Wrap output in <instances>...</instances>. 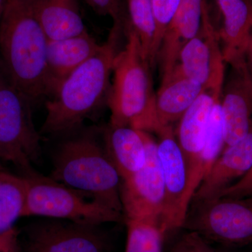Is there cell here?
<instances>
[{"instance_id":"6da1fadb","label":"cell","mask_w":252,"mask_h":252,"mask_svg":"<svg viewBox=\"0 0 252 252\" xmlns=\"http://www.w3.org/2000/svg\"><path fill=\"white\" fill-rule=\"evenodd\" d=\"M124 34L125 23H113L107 40L98 51L63 81L46 102L41 133L72 132L107 103L114 61Z\"/></svg>"},{"instance_id":"7a4b0ae2","label":"cell","mask_w":252,"mask_h":252,"mask_svg":"<svg viewBox=\"0 0 252 252\" xmlns=\"http://www.w3.org/2000/svg\"><path fill=\"white\" fill-rule=\"evenodd\" d=\"M47 41L33 0H6L0 18V65L33 103L50 97Z\"/></svg>"},{"instance_id":"3957f363","label":"cell","mask_w":252,"mask_h":252,"mask_svg":"<svg viewBox=\"0 0 252 252\" xmlns=\"http://www.w3.org/2000/svg\"><path fill=\"white\" fill-rule=\"evenodd\" d=\"M126 45L114 61L113 80L107 99L110 124L158 133L151 65L143 54L139 36L127 19Z\"/></svg>"},{"instance_id":"277c9868","label":"cell","mask_w":252,"mask_h":252,"mask_svg":"<svg viewBox=\"0 0 252 252\" xmlns=\"http://www.w3.org/2000/svg\"><path fill=\"white\" fill-rule=\"evenodd\" d=\"M60 183L94 196L124 214L122 178L106 147L94 132L71 136L60 144L53 157L50 176Z\"/></svg>"},{"instance_id":"5b68a950","label":"cell","mask_w":252,"mask_h":252,"mask_svg":"<svg viewBox=\"0 0 252 252\" xmlns=\"http://www.w3.org/2000/svg\"><path fill=\"white\" fill-rule=\"evenodd\" d=\"M26 184L23 217H40L101 225L120 222L124 214L94 196L38 173L22 174Z\"/></svg>"},{"instance_id":"8992f818","label":"cell","mask_w":252,"mask_h":252,"mask_svg":"<svg viewBox=\"0 0 252 252\" xmlns=\"http://www.w3.org/2000/svg\"><path fill=\"white\" fill-rule=\"evenodd\" d=\"M33 102L10 80L0 65V163L22 174L34 170L40 158V133L32 118Z\"/></svg>"},{"instance_id":"52a82bcc","label":"cell","mask_w":252,"mask_h":252,"mask_svg":"<svg viewBox=\"0 0 252 252\" xmlns=\"http://www.w3.org/2000/svg\"><path fill=\"white\" fill-rule=\"evenodd\" d=\"M207 241L226 245L252 244V198L221 197L192 202L183 227Z\"/></svg>"},{"instance_id":"ba28073f","label":"cell","mask_w":252,"mask_h":252,"mask_svg":"<svg viewBox=\"0 0 252 252\" xmlns=\"http://www.w3.org/2000/svg\"><path fill=\"white\" fill-rule=\"evenodd\" d=\"M21 242L23 252H110L100 225L67 220L33 222L21 231Z\"/></svg>"},{"instance_id":"9c48e42d","label":"cell","mask_w":252,"mask_h":252,"mask_svg":"<svg viewBox=\"0 0 252 252\" xmlns=\"http://www.w3.org/2000/svg\"><path fill=\"white\" fill-rule=\"evenodd\" d=\"M142 132L147 149V159L140 171L122 182L123 212L126 220H153L161 224L165 185L158 156L157 142L150 132Z\"/></svg>"},{"instance_id":"30bf717a","label":"cell","mask_w":252,"mask_h":252,"mask_svg":"<svg viewBox=\"0 0 252 252\" xmlns=\"http://www.w3.org/2000/svg\"><path fill=\"white\" fill-rule=\"evenodd\" d=\"M157 135L158 156L165 185L161 225L167 233L182 228L185 223L190 206L187 198L188 173L173 127H164Z\"/></svg>"},{"instance_id":"8fae6325","label":"cell","mask_w":252,"mask_h":252,"mask_svg":"<svg viewBox=\"0 0 252 252\" xmlns=\"http://www.w3.org/2000/svg\"><path fill=\"white\" fill-rule=\"evenodd\" d=\"M220 41L204 0L200 30L181 51L177 64L185 75L198 81L205 90L217 93L222 92L224 80L225 61Z\"/></svg>"},{"instance_id":"7c38bea8","label":"cell","mask_w":252,"mask_h":252,"mask_svg":"<svg viewBox=\"0 0 252 252\" xmlns=\"http://www.w3.org/2000/svg\"><path fill=\"white\" fill-rule=\"evenodd\" d=\"M231 75L220 97L224 149L252 131V82L243 59L230 63Z\"/></svg>"},{"instance_id":"4fadbf2b","label":"cell","mask_w":252,"mask_h":252,"mask_svg":"<svg viewBox=\"0 0 252 252\" xmlns=\"http://www.w3.org/2000/svg\"><path fill=\"white\" fill-rule=\"evenodd\" d=\"M252 165V131L223 149L194 193L192 202L217 198L243 177Z\"/></svg>"},{"instance_id":"5bb4252c","label":"cell","mask_w":252,"mask_h":252,"mask_svg":"<svg viewBox=\"0 0 252 252\" xmlns=\"http://www.w3.org/2000/svg\"><path fill=\"white\" fill-rule=\"evenodd\" d=\"M221 93L204 91L178 122L175 134L187 164V189L195 173L199 157L205 144L214 104L221 95Z\"/></svg>"},{"instance_id":"9a60e30c","label":"cell","mask_w":252,"mask_h":252,"mask_svg":"<svg viewBox=\"0 0 252 252\" xmlns=\"http://www.w3.org/2000/svg\"><path fill=\"white\" fill-rule=\"evenodd\" d=\"M204 0H182L169 23L157 61L160 63L161 79L168 77L178 64L181 51L196 35L202 23Z\"/></svg>"},{"instance_id":"2e32d148","label":"cell","mask_w":252,"mask_h":252,"mask_svg":"<svg viewBox=\"0 0 252 252\" xmlns=\"http://www.w3.org/2000/svg\"><path fill=\"white\" fill-rule=\"evenodd\" d=\"M100 46L88 32L67 39L47 41L46 64L51 97L63 81L92 57Z\"/></svg>"},{"instance_id":"e0dca14e","label":"cell","mask_w":252,"mask_h":252,"mask_svg":"<svg viewBox=\"0 0 252 252\" xmlns=\"http://www.w3.org/2000/svg\"><path fill=\"white\" fill-rule=\"evenodd\" d=\"M205 90L200 83L185 75L177 64L168 77L161 79L156 94V109L160 126H172L178 122Z\"/></svg>"},{"instance_id":"ac0fdd59","label":"cell","mask_w":252,"mask_h":252,"mask_svg":"<svg viewBox=\"0 0 252 252\" xmlns=\"http://www.w3.org/2000/svg\"><path fill=\"white\" fill-rule=\"evenodd\" d=\"M104 140L122 182L144 167L147 149L142 131L128 126L109 125L104 132Z\"/></svg>"},{"instance_id":"d6986e66","label":"cell","mask_w":252,"mask_h":252,"mask_svg":"<svg viewBox=\"0 0 252 252\" xmlns=\"http://www.w3.org/2000/svg\"><path fill=\"white\" fill-rule=\"evenodd\" d=\"M33 4L48 40L67 39L88 32L76 0H33Z\"/></svg>"},{"instance_id":"ffe728a7","label":"cell","mask_w":252,"mask_h":252,"mask_svg":"<svg viewBox=\"0 0 252 252\" xmlns=\"http://www.w3.org/2000/svg\"><path fill=\"white\" fill-rule=\"evenodd\" d=\"M223 18V26L220 34L224 43V61L233 62L243 56L250 36L251 11L244 0H216Z\"/></svg>"},{"instance_id":"44dd1931","label":"cell","mask_w":252,"mask_h":252,"mask_svg":"<svg viewBox=\"0 0 252 252\" xmlns=\"http://www.w3.org/2000/svg\"><path fill=\"white\" fill-rule=\"evenodd\" d=\"M224 144V126L220 96L214 104L205 144L199 157L195 173L189 184L187 198L190 205L194 193L223 152Z\"/></svg>"},{"instance_id":"7402d4cb","label":"cell","mask_w":252,"mask_h":252,"mask_svg":"<svg viewBox=\"0 0 252 252\" xmlns=\"http://www.w3.org/2000/svg\"><path fill=\"white\" fill-rule=\"evenodd\" d=\"M26 184L22 175L0 170V233L14 227L23 217Z\"/></svg>"},{"instance_id":"603a6c76","label":"cell","mask_w":252,"mask_h":252,"mask_svg":"<svg viewBox=\"0 0 252 252\" xmlns=\"http://www.w3.org/2000/svg\"><path fill=\"white\" fill-rule=\"evenodd\" d=\"M127 240L125 252H162L165 228L158 222L126 220Z\"/></svg>"},{"instance_id":"cb8c5ba5","label":"cell","mask_w":252,"mask_h":252,"mask_svg":"<svg viewBox=\"0 0 252 252\" xmlns=\"http://www.w3.org/2000/svg\"><path fill=\"white\" fill-rule=\"evenodd\" d=\"M127 17L140 39L143 54L150 64L155 23L151 0H126ZM151 65V64H150Z\"/></svg>"},{"instance_id":"d4e9b609","label":"cell","mask_w":252,"mask_h":252,"mask_svg":"<svg viewBox=\"0 0 252 252\" xmlns=\"http://www.w3.org/2000/svg\"><path fill=\"white\" fill-rule=\"evenodd\" d=\"M155 23V34H154L152 55H151V67H154L157 63L158 53L164 33L169 23H170L176 11L178 9L182 0H151Z\"/></svg>"},{"instance_id":"484cf974","label":"cell","mask_w":252,"mask_h":252,"mask_svg":"<svg viewBox=\"0 0 252 252\" xmlns=\"http://www.w3.org/2000/svg\"><path fill=\"white\" fill-rule=\"evenodd\" d=\"M170 252H215L207 240L193 231H188L180 237Z\"/></svg>"},{"instance_id":"4316f807","label":"cell","mask_w":252,"mask_h":252,"mask_svg":"<svg viewBox=\"0 0 252 252\" xmlns=\"http://www.w3.org/2000/svg\"><path fill=\"white\" fill-rule=\"evenodd\" d=\"M86 2L98 14L108 16L113 23H126V14L122 0H86Z\"/></svg>"},{"instance_id":"83f0119b","label":"cell","mask_w":252,"mask_h":252,"mask_svg":"<svg viewBox=\"0 0 252 252\" xmlns=\"http://www.w3.org/2000/svg\"><path fill=\"white\" fill-rule=\"evenodd\" d=\"M252 193V165L242 178L220 194L218 198H248Z\"/></svg>"},{"instance_id":"f1b7e54d","label":"cell","mask_w":252,"mask_h":252,"mask_svg":"<svg viewBox=\"0 0 252 252\" xmlns=\"http://www.w3.org/2000/svg\"><path fill=\"white\" fill-rule=\"evenodd\" d=\"M0 252H23L21 231L16 227L0 233Z\"/></svg>"},{"instance_id":"f546056e","label":"cell","mask_w":252,"mask_h":252,"mask_svg":"<svg viewBox=\"0 0 252 252\" xmlns=\"http://www.w3.org/2000/svg\"><path fill=\"white\" fill-rule=\"evenodd\" d=\"M245 52L248 53L250 65H251L252 69V37H250V39H249L248 46H247Z\"/></svg>"},{"instance_id":"4dcf8cb0","label":"cell","mask_w":252,"mask_h":252,"mask_svg":"<svg viewBox=\"0 0 252 252\" xmlns=\"http://www.w3.org/2000/svg\"><path fill=\"white\" fill-rule=\"evenodd\" d=\"M5 3L6 0H0V18H1V14H2L3 10H4Z\"/></svg>"},{"instance_id":"1f68e13d","label":"cell","mask_w":252,"mask_h":252,"mask_svg":"<svg viewBox=\"0 0 252 252\" xmlns=\"http://www.w3.org/2000/svg\"><path fill=\"white\" fill-rule=\"evenodd\" d=\"M0 170H4V165L1 163H0Z\"/></svg>"},{"instance_id":"d6a6232c","label":"cell","mask_w":252,"mask_h":252,"mask_svg":"<svg viewBox=\"0 0 252 252\" xmlns=\"http://www.w3.org/2000/svg\"><path fill=\"white\" fill-rule=\"evenodd\" d=\"M248 198H252V193L251 195H250V196L248 197Z\"/></svg>"},{"instance_id":"836d02e7","label":"cell","mask_w":252,"mask_h":252,"mask_svg":"<svg viewBox=\"0 0 252 252\" xmlns=\"http://www.w3.org/2000/svg\"></svg>"},{"instance_id":"e575fe53","label":"cell","mask_w":252,"mask_h":252,"mask_svg":"<svg viewBox=\"0 0 252 252\" xmlns=\"http://www.w3.org/2000/svg\"></svg>"}]
</instances>
